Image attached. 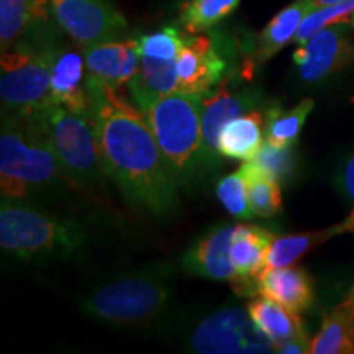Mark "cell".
I'll return each mask as SVG.
<instances>
[{"mask_svg": "<svg viewBox=\"0 0 354 354\" xmlns=\"http://www.w3.org/2000/svg\"><path fill=\"white\" fill-rule=\"evenodd\" d=\"M91 117L105 169L133 209L169 216L179 207L177 179L145 113L117 87L87 74Z\"/></svg>", "mask_w": 354, "mask_h": 354, "instance_id": "6da1fadb", "label": "cell"}, {"mask_svg": "<svg viewBox=\"0 0 354 354\" xmlns=\"http://www.w3.org/2000/svg\"><path fill=\"white\" fill-rule=\"evenodd\" d=\"M172 271L153 264L91 287L79 300L87 317L115 326L149 328L165 322L172 299Z\"/></svg>", "mask_w": 354, "mask_h": 354, "instance_id": "7a4b0ae2", "label": "cell"}, {"mask_svg": "<svg viewBox=\"0 0 354 354\" xmlns=\"http://www.w3.org/2000/svg\"><path fill=\"white\" fill-rule=\"evenodd\" d=\"M91 238L86 221L2 197L0 246L12 258L37 264L69 259L81 254Z\"/></svg>", "mask_w": 354, "mask_h": 354, "instance_id": "3957f363", "label": "cell"}, {"mask_svg": "<svg viewBox=\"0 0 354 354\" xmlns=\"http://www.w3.org/2000/svg\"><path fill=\"white\" fill-rule=\"evenodd\" d=\"M68 179L55 149L30 115L2 113L0 187L2 197L21 201L59 187Z\"/></svg>", "mask_w": 354, "mask_h": 354, "instance_id": "277c9868", "label": "cell"}, {"mask_svg": "<svg viewBox=\"0 0 354 354\" xmlns=\"http://www.w3.org/2000/svg\"><path fill=\"white\" fill-rule=\"evenodd\" d=\"M165 158L180 184L189 185L201 172L202 99L201 94L177 91L141 110Z\"/></svg>", "mask_w": 354, "mask_h": 354, "instance_id": "5b68a950", "label": "cell"}, {"mask_svg": "<svg viewBox=\"0 0 354 354\" xmlns=\"http://www.w3.org/2000/svg\"><path fill=\"white\" fill-rule=\"evenodd\" d=\"M30 117L46 135L69 180L94 185L109 177L91 113H79L66 105L48 102Z\"/></svg>", "mask_w": 354, "mask_h": 354, "instance_id": "8992f818", "label": "cell"}, {"mask_svg": "<svg viewBox=\"0 0 354 354\" xmlns=\"http://www.w3.org/2000/svg\"><path fill=\"white\" fill-rule=\"evenodd\" d=\"M46 24L43 25V28ZM41 28L33 38L32 28L0 59L2 113L30 115L50 102L53 56L57 41Z\"/></svg>", "mask_w": 354, "mask_h": 354, "instance_id": "52a82bcc", "label": "cell"}, {"mask_svg": "<svg viewBox=\"0 0 354 354\" xmlns=\"http://www.w3.org/2000/svg\"><path fill=\"white\" fill-rule=\"evenodd\" d=\"M184 351L197 354H268L271 339L251 320L248 308L225 304L194 318L183 331Z\"/></svg>", "mask_w": 354, "mask_h": 354, "instance_id": "ba28073f", "label": "cell"}, {"mask_svg": "<svg viewBox=\"0 0 354 354\" xmlns=\"http://www.w3.org/2000/svg\"><path fill=\"white\" fill-rule=\"evenodd\" d=\"M51 17L79 48L125 37L128 24L110 0H51Z\"/></svg>", "mask_w": 354, "mask_h": 354, "instance_id": "9c48e42d", "label": "cell"}, {"mask_svg": "<svg viewBox=\"0 0 354 354\" xmlns=\"http://www.w3.org/2000/svg\"><path fill=\"white\" fill-rule=\"evenodd\" d=\"M202 99V151L201 174L215 171L220 166L221 154L218 151V136L221 128L233 118L259 109L263 94L258 87L230 88L228 82H220L218 88L201 94Z\"/></svg>", "mask_w": 354, "mask_h": 354, "instance_id": "30bf717a", "label": "cell"}, {"mask_svg": "<svg viewBox=\"0 0 354 354\" xmlns=\"http://www.w3.org/2000/svg\"><path fill=\"white\" fill-rule=\"evenodd\" d=\"M299 77L307 84L320 82L339 73L354 61V44L349 24H336L317 32L297 44L294 56Z\"/></svg>", "mask_w": 354, "mask_h": 354, "instance_id": "8fae6325", "label": "cell"}, {"mask_svg": "<svg viewBox=\"0 0 354 354\" xmlns=\"http://www.w3.org/2000/svg\"><path fill=\"white\" fill-rule=\"evenodd\" d=\"M179 91L187 94H205L223 81L227 61L209 35H190L177 56Z\"/></svg>", "mask_w": 354, "mask_h": 354, "instance_id": "7c38bea8", "label": "cell"}, {"mask_svg": "<svg viewBox=\"0 0 354 354\" xmlns=\"http://www.w3.org/2000/svg\"><path fill=\"white\" fill-rule=\"evenodd\" d=\"M276 234L268 228L251 223H240L234 227L230 258L236 269L238 279L230 284L240 297L258 295V276L264 271L266 258Z\"/></svg>", "mask_w": 354, "mask_h": 354, "instance_id": "4fadbf2b", "label": "cell"}, {"mask_svg": "<svg viewBox=\"0 0 354 354\" xmlns=\"http://www.w3.org/2000/svg\"><path fill=\"white\" fill-rule=\"evenodd\" d=\"M236 225L218 223L202 234L185 251L183 258L184 269L192 276L210 281H225L233 284L238 279L236 269L230 258V245Z\"/></svg>", "mask_w": 354, "mask_h": 354, "instance_id": "5bb4252c", "label": "cell"}, {"mask_svg": "<svg viewBox=\"0 0 354 354\" xmlns=\"http://www.w3.org/2000/svg\"><path fill=\"white\" fill-rule=\"evenodd\" d=\"M88 76L120 88L133 79L140 68V51L136 39H115L82 48Z\"/></svg>", "mask_w": 354, "mask_h": 354, "instance_id": "9a60e30c", "label": "cell"}, {"mask_svg": "<svg viewBox=\"0 0 354 354\" xmlns=\"http://www.w3.org/2000/svg\"><path fill=\"white\" fill-rule=\"evenodd\" d=\"M86 71L82 51L64 50L56 44L53 56L50 102L66 105L74 112L91 113Z\"/></svg>", "mask_w": 354, "mask_h": 354, "instance_id": "2e32d148", "label": "cell"}, {"mask_svg": "<svg viewBox=\"0 0 354 354\" xmlns=\"http://www.w3.org/2000/svg\"><path fill=\"white\" fill-rule=\"evenodd\" d=\"M258 295L276 300L297 315L307 312L315 297L312 279L302 268L294 266L264 269L258 276Z\"/></svg>", "mask_w": 354, "mask_h": 354, "instance_id": "e0dca14e", "label": "cell"}, {"mask_svg": "<svg viewBox=\"0 0 354 354\" xmlns=\"http://www.w3.org/2000/svg\"><path fill=\"white\" fill-rule=\"evenodd\" d=\"M176 61L140 56L138 73L128 82L130 94L140 110L148 107L159 97L179 91Z\"/></svg>", "mask_w": 354, "mask_h": 354, "instance_id": "ac0fdd59", "label": "cell"}, {"mask_svg": "<svg viewBox=\"0 0 354 354\" xmlns=\"http://www.w3.org/2000/svg\"><path fill=\"white\" fill-rule=\"evenodd\" d=\"M312 10L313 8L307 0H294L286 8H282L259 35L258 48L253 56L254 64H264L279 51L284 50L287 44L294 41L300 25Z\"/></svg>", "mask_w": 354, "mask_h": 354, "instance_id": "d6986e66", "label": "cell"}, {"mask_svg": "<svg viewBox=\"0 0 354 354\" xmlns=\"http://www.w3.org/2000/svg\"><path fill=\"white\" fill-rule=\"evenodd\" d=\"M263 138L264 112H261V109L250 110L221 128L218 151L225 158L248 161L263 145Z\"/></svg>", "mask_w": 354, "mask_h": 354, "instance_id": "ffe728a7", "label": "cell"}, {"mask_svg": "<svg viewBox=\"0 0 354 354\" xmlns=\"http://www.w3.org/2000/svg\"><path fill=\"white\" fill-rule=\"evenodd\" d=\"M343 233H351V218L342 221V223L331 225L328 228L315 230L308 233H295V234H284V236H276L272 241L271 248L268 251L266 258V268H284V266H292L294 263L312 251L313 248L323 245L331 238L338 236Z\"/></svg>", "mask_w": 354, "mask_h": 354, "instance_id": "44dd1931", "label": "cell"}, {"mask_svg": "<svg viewBox=\"0 0 354 354\" xmlns=\"http://www.w3.org/2000/svg\"><path fill=\"white\" fill-rule=\"evenodd\" d=\"M248 313L254 325L271 339L274 348L292 338L305 335L297 313L287 310L276 300L256 295L248 302Z\"/></svg>", "mask_w": 354, "mask_h": 354, "instance_id": "7402d4cb", "label": "cell"}, {"mask_svg": "<svg viewBox=\"0 0 354 354\" xmlns=\"http://www.w3.org/2000/svg\"><path fill=\"white\" fill-rule=\"evenodd\" d=\"M312 354H354V312L344 300L326 313L322 328L310 343Z\"/></svg>", "mask_w": 354, "mask_h": 354, "instance_id": "603a6c76", "label": "cell"}, {"mask_svg": "<svg viewBox=\"0 0 354 354\" xmlns=\"http://www.w3.org/2000/svg\"><path fill=\"white\" fill-rule=\"evenodd\" d=\"M313 110V99H304L289 110L268 107L264 112V138L276 146H294Z\"/></svg>", "mask_w": 354, "mask_h": 354, "instance_id": "cb8c5ba5", "label": "cell"}, {"mask_svg": "<svg viewBox=\"0 0 354 354\" xmlns=\"http://www.w3.org/2000/svg\"><path fill=\"white\" fill-rule=\"evenodd\" d=\"M241 0H187L180 8L179 21L189 35L205 33L236 10Z\"/></svg>", "mask_w": 354, "mask_h": 354, "instance_id": "d4e9b609", "label": "cell"}, {"mask_svg": "<svg viewBox=\"0 0 354 354\" xmlns=\"http://www.w3.org/2000/svg\"><path fill=\"white\" fill-rule=\"evenodd\" d=\"M33 25L28 0H0V50H12Z\"/></svg>", "mask_w": 354, "mask_h": 354, "instance_id": "484cf974", "label": "cell"}, {"mask_svg": "<svg viewBox=\"0 0 354 354\" xmlns=\"http://www.w3.org/2000/svg\"><path fill=\"white\" fill-rule=\"evenodd\" d=\"M241 166L245 167L246 172L248 192H250V202L254 215L261 216V218H269V216L276 215L282 205L281 183L261 174L246 161Z\"/></svg>", "mask_w": 354, "mask_h": 354, "instance_id": "4316f807", "label": "cell"}, {"mask_svg": "<svg viewBox=\"0 0 354 354\" xmlns=\"http://www.w3.org/2000/svg\"><path fill=\"white\" fill-rule=\"evenodd\" d=\"M216 197L225 210L238 220H251L254 216L253 207L248 192V180L245 167L240 166L232 174L221 177L216 184Z\"/></svg>", "mask_w": 354, "mask_h": 354, "instance_id": "83f0119b", "label": "cell"}, {"mask_svg": "<svg viewBox=\"0 0 354 354\" xmlns=\"http://www.w3.org/2000/svg\"><path fill=\"white\" fill-rule=\"evenodd\" d=\"M246 162L261 174L282 184L294 169V146H276L269 141H263L258 151Z\"/></svg>", "mask_w": 354, "mask_h": 354, "instance_id": "f1b7e54d", "label": "cell"}, {"mask_svg": "<svg viewBox=\"0 0 354 354\" xmlns=\"http://www.w3.org/2000/svg\"><path fill=\"white\" fill-rule=\"evenodd\" d=\"M354 21V0H344V2L335 3V6L315 8L305 17L300 25L297 37L294 43L302 44L317 32L336 24H353Z\"/></svg>", "mask_w": 354, "mask_h": 354, "instance_id": "f546056e", "label": "cell"}, {"mask_svg": "<svg viewBox=\"0 0 354 354\" xmlns=\"http://www.w3.org/2000/svg\"><path fill=\"white\" fill-rule=\"evenodd\" d=\"M135 39L140 56L156 57V59H177L180 50L187 41V38L183 37L174 26H165L158 32L143 35Z\"/></svg>", "mask_w": 354, "mask_h": 354, "instance_id": "4dcf8cb0", "label": "cell"}, {"mask_svg": "<svg viewBox=\"0 0 354 354\" xmlns=\"http://www.w3.org/2000/svg\"><path fill=\"white\" fill-rule=\"evenodd\" d=\"M336 189L354 209V151L342 162L335 177Z\"/></svg>", "mask_w": 354, "mask_h": 354, "instance_id": "1f68e13d", "label": "cell"}, {"mask_svg": "<svg viewBox=\"0 0 354 354\" xmlns=\"http://www.w3.org/2000/svg\"><path fill=\"white\" fill-rule=\"evenodd\" d=\"M310 339L307 338V335L297 336V338H292L289 342H284L281 344H277L274 348V353L279 354H305L310 353Z\"/></svg>", "mask_w": 354, "mask_h": 354, "instance_id": "d6a6232c", "label": "cell"}, {"mask_svg": "<svg viewBox=\"0 0 354 354\" xmlns=\"http://www.w3.org/2000/svg\"><path fill=\"white\" fill-rule=\"evenodd\" d=\"M35 24H48L51 15V0H28Z\"/></svg>", "mask_w": 354, "mask_h": 354, "instance_id": "836d02e7", "label": "cell"}, {"mask_svg": "<svg viewBox=\"0 0 354 354\" xmlns=\"http://www.w3.org/2000/svg\"><path fill=\"white\" fill-rule=\"evenodd\" d=\"M307 2L312 6L313 10L315 8H322V7H328V6H335V3L344 2V0H307Z\"/></svg>", "mask_w": 354, "mask_h": 354, "instance_id": "e575fe53", "label": "cell"}, {"mask_svg": "<svg viewBox=\"0 0 354 354\" xmlns=\"http://www.w3.org/2000/svg\"><path fill=\"white\" fill-rule=\"evenodd\" d=\"M349 218H351V233H354V209L351 212V215H349ZM344 304L349 305V307H351V310L354 312V282H353V287H351V290H349L346 300H344Z\"/></svg>", "mask_w": 354, "mask_h": 354, "instance_id": "d590c367", "label": "cell"}]
</instances>
